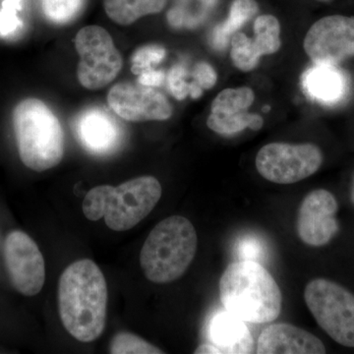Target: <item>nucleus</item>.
I'll list each match as a JSON object with an SVG mask.
<instances>
[{
    "label": "nucleus",
    "instance_id": "1",
    "mask_svg": "<svg viewBox=\"0 0 354 354\" xmlns=\"http://www.w3.org/2000/svg\"><path fill=\"white\" fill-rule=\"evenodd\" d=\"M58 308L65 329L77 341L94 342L106 327L108 285L92 260L69 265L58 283Z\"/></svg>",
    "mask_w": 354,
    "mask_h": 354
},
{
    "label": "nucleus",
    "instance_id": "2",
    "mask_svg": "<svg viewBox=\"0 0 354 354\" xmlns=\"http://www.w3.org/2000/svg\"><path fill=\"white\" fill-rule=\"evenodd\" d=\"M220 299L232 315L253 324L272 322L283 307L276 279L254 261L239 260L227 266L220 279Z\"/></svg>",
    "mask_w": 354,
    "mask_h": 354
},
{
    "label": "nucleus",
    "instance_id": "3",
    "mask_svg": "<svg viewBox=\"0 0 354 354\" xmlns=\"http://www.w3.org/2000/svg\"><path fill=\"white\" fill-rule=\"evenodd\" d=\"M194 225L183 216L165 218L153 228L140 253V264L149 281L169 283L185 274L197 252Z\"/></svg>",
    "mask_w": 354,
    "mask_h": 354
},
{
    "label": "nucleus",
    "instance_id": "4",
    "mask_svg": "<svg viewBox=\"0 0 354 354\" xmlns=\"http://www.w3.org/2000/svg\"><path fill=\"white\" fill-rule=\"evenodd\" d=\"M13 127L23 164L41 172L57 167L64 153L62 124L48 104L30 97L13 111Z\"/></svg>",
    "mask_w": 354,
    "mask_h": 354
},
{
    "label": "nucleus",
    "instance_id": "5",
    "mask_svg": "<svg viewBox=\"0 0 354 354\" xmlns=\"http://www.w3.org/2000/svg\"><path fill=\"white\" fill-rule=\"evenodd\" d=\"M307 307L318 325L337 344L354 348V295L326 279L309 281L304 290Z\"/></svg>",
    "mask_w": 354,
    "mask_h": 354
},
{
    "label": "nucleus",
    "instance_id": "6",
    "mask_svg": "<svg viewBox=\"0 0 354 354\" xmlns=\"http://www.w3.org/2000/svg\"><path fill=\"white\" fill-rule=\"evenodd\" d=\"M101 188L104 221L114 232L136 227L155 209L162 194L160 181L151 176L130 179L118 187L101 185Z\"/></svg>",
    "mask_w": 354,
    "mask_h": 354
},
{
    "label": "nucleus",
    "instance_id": "7",
    "mask_svg": "<svg viewBox=\"0 0 354 354\" xmlns=\"http://www.w3.org/2000/svg\"><path fill=\"white\" fill-rule=\"evenodd\" d=\"M75 48L80 55L77 77L84 88L99 90L118 77L122 57L109 32L100 26H87L76 35Z\"/></svg>",
    "mask_w": 354,
    "mask_h": 354
},
{
    "label": "nucleus",
    "instance_id": "8",
    "mask_svg": "<svg viewBox=\"0 0 354 354\" xmlns=\"http://www.w3.org/2000/svg\"><path fill=\"white\" fill-rule=\"evenodd\" d=\"M323 162L320 149L313 144L271 143L256 157L260 176L277 184H293L315 174Z\"/></svg>",
    "mask_w": 354,
    "mask_h": 354
},
{
    "label": "nucleus",
    "instance_id": "9",
    "mask_svg": "<svg viewBox=\"0 0 354 354\" xmlns=\"http://www.w3.org/2000/svg\"><path fill=\"white\" fill-rule=\"evenodd\" d=\"M4 261L15 290L25 297L41 292L46 281V263L36 242L26 232L14 230L4 243Z\"/></svg>",
    "mask_w": 354,
    "mask_h": 354
},
{
    "label": "nucleus",
    "instance_id": "10",
    "mask_svg": "<svg viewBox=\"0 0 354 354\" xmlns=\"http://www.w3.org/2000/svg\"><path fill=\"white\" fill-rule=\"evenodd\" d=\"M304 50L314 64H337L354 55V18L328 16L310 28Z\"/></svg>",
    "mask_w": 354,
    "mask_h": 354
},
{
    "label": "nucleus",
    "instance_id": "11",
    "mask_svg": "<svg viewBox=\"0 0 354 354\" xmlns=\"http://www.w3.org/2000/svg\"><path fill=\"white\" fill-rule=\"evenodd\" d=\"M109 108L131 122L167 120L172 115L171 102L162 93L141 84L118 83L108 95Z\"/></svg>",
    "mask_w": 354,
    "mask_h": 354
},
{
    "label": "nucleus",
    "instance_id": "12",
    "mask_svg": "<svg viewBox=\"0 0 354 354\" xmlns=\"http://www.w3.org/2000/svg\"><path fill=\"white\" fill-rule=\"evenodd\" d=\"M337 209V199L329 191L310 192L298 209L297 234L301 241L312 247L329 243L339 230Z\"/></svg>",
    "mask_w": 354,
    "mask_h": 354
},
{
    "label": "nucleus",
    "instance_id": "13",
    "mask_svg": "<svg viewBox=\"0 0 354 354\" xmlns=\"http://www.w3.org/2000/svg\"><path fill=\"white\" fill-rule=\"evenodd\" d=\"M255 95L248 87L225 88L216 95L211 106L207 125L221 135H232L246 128L259 130L264 124L262 116L248 113Z\"/></svg>",
    "mask_w": 354,
    "mask_h": 354
},
{
    "label": "nucleus",
    "instance_id": "14",
    "mask_svg": "<svg viewBox=\"0 0 354 354\" xmlns=\"http://www.w3.org/2000/svg\"><path fill=\"white\" fill-rule=\"evenodd\" d=\"M77 139L81 145L94 155H109L122 141L120 123L104 109H85L75 120Z\"/></svg>",
    "mask_w": 354,
    "mask_h": 354
},
{
    "label": "nucleus",
    "instance_id": "15",
    "mask_svg": "<svg viewBox=\"0 0 354 354\" xmlns=\"http://www.w3.org/2000/svg\"><path fill=\"white\" fill-rule=\"evenodd\" d=\"M259 354H323L326 348L315 335L291 324L279 323L265 328L257 342Z\"/></svg>",
    "mask_w": 354,
    "mask_h": 354
},
{
    "label": "nucleus",
    "instance_id": "16",
    "mask_svg": "<svg viewBox=\"0 0 354 354\" xmlns=\"http://www.w3.org/2000/svg\"><path fill=\"white\" fill-rule=\"evenodd\" d=\"M301 85L305 95L322 106H337L349 93L348 77L335 64H314L302 75Z\"/></svg>",
    "mask_w": 354,
    "mask_h": 354
},
{
    "label": "nucleus",
    "instance_id": "17",
    "mask_svg": "<svg viewBox=\"0 0 354 354\" xmlns=\"http://www.w3.org/2000/svg\"><path fill=\"white\" fill-rule=\"evenodd\" d=\"M209 344L220 349L221 354L254 353V341L245 322L227 311L216 313L209 322Z\"/></svg>",
    "mask_w": 354,
    "mask_h": 354
},
{
    "label": "nucleus",
    "instance_id": "18",
    "mask_svg": "<svg viewBox=\"0 0 354 354\" xmlns=\"http://www.w3.org/2000/svg\"><path fill=\"white\" fill-rule=\"evenodd\" d=\"M167 0H104V11L116 24L129 26L140 18L160 13Z\"/></svg>",
    "mask_w": 354,
    "mask_h": 354
},
{
    "label": "nucleus",
    "instance_id": "19",
    "mask_svg": "<svg viewBox=\"0 0 354 354\" xmlns=\"http://www.w3.org/2000/svg\"><path fill=\"white\" fill-rule=\"evenodd\" d=\"M255 0H234L230 6V15L225 22L214 28L209 41L216 50H225L230 38L258 12Z\"/></svg>",
    "mask_w": 354,
    "mask_h": 354
},
{
    "label": "nucleus",
    "instance_id": "20",
    "mask_svg": "<svg viewBox=\"0 0 354 354\" xmlns=\"http://www.w3.org/2000/svg\"><path fill=\"white\" fill-rule=\"evenodd\" d=\"M253 44L261 57L272 55L281 48V25L272 15H262L254 23Z\"/></svg>",
    "mask_w": 354,
    "mask_h": 354
},
{
    "label": "nucleus",
    "instance_id": "21",
    "mask_svg": "<svg viewBox=\"0 0 354 354\" xmlns=\"http://www.w3.org/2000/svg\"><path fill=\"white\" fill-rule=\"evenodd\" d=\"M230 57L235 66L245 72L255 68L262 57L256 50L253 39H249L242 32H237L232 36Z\"/></svg>",
    "mask_w": 354,
    "mask_h": 354
},
{
    "label": "nucleus",
    "instance_id": "22",
    "mask_svg": "<svg viewBox=\"0 0 354 354\" xmlns=\"http://www.w3.org/2000/svg\"><path fill=\"white\" fill-rule=\"evenodd\" d=\"M85 0H43V10L48 20L55 24H67L82 10Z\"/></svg>",
    "mask_w": 354,
    "mask_h": 354
},
{
    "label": "nucleus",
    "instance_id": "23",
    "mask_svg": "<svg viewBox=\"0 0 354 354\" xmlns=\"http://www.w3.org/2000/svg\"><path fill=\"white\" fill-rule=\"evenodd\" d=\"M111 353L113 354H162L157 346L130 333H120L111 341Z\"/></svg>",
    "mask_w": 354,
    "mask_h": 354
},
{
    "label": "nucleus",
    "instance_id": "24",
    "mask_svg": "<svg viewBox=\"0 0 354 354\" xmlns=\"http://www.w3.org/2000/svg\"><path fill=\"white\" fill-rule=\"evenodd\" d=\"M167 51L158 44H148L138 48L131 57V71L139 75L145 70L155 68L164 60Z\"/></svg>",
    "mask_w": 354,
    "mask_h": 354
},
{
    "label": "nucleus",
    "instance_id": "25",
    "mask_svg": "<svg viewBox=\"0 0 354 354\" xmlns=\"http://www.w3.org/2000/svg\"><path fill=\"white\" fill-rule=\"evenodd\" d=\"M23 0H3L0 8V36L10 37L22 27L18 12L22 9Z\"/></svg>",
    "mask_w": 354,
    "mask_h": 354
},
{
    "label": "nucleus",
    "instance_id": "26",
    "mask_svg": "<svg viewBox=\"0 0 354 354\" xmlns=\"http://www.w3.org/2000/svg\"><path fill=\"white\" fill-rule=\"evenodd\" d=\"M191 77L192 81L190 83L189 95L192 99H199L203 94V90L213 88L218 79L215 69L207 62H199L196 64Z\"/></svg>",
    "mask_w": 354,
    "mask_h": 354
},
{
    "label": "nucleus",
    "instance_id": "27",
    "mask_svg": "<svg viewBox=\"0 0 354 354\" xmlns=\"http://www.w3.org/2000/svg\"><path fill=\"white\" fill-rule=\"evenodd\" d=\"M189 73L185 66L177 64L172 67L167 76L169 91L178 101H183L190 95Z\"/></svg>",
    "mask_w": 354,
    "mask_h": 354
},
{
    "label": "nucleus",
    "instance_id": "28",
    "mask_svg": "<svg viewBox=\"0 0 354 354\" xmlns=\"http://www.w3.org/2000/svg\"><path fill=\"white\" fill-rule=\"evenodd\" d=\"M237 254L241 261H254L261 264L266 256L264 243L252 235L242 237L237 244Z\"/></svg>",
    "mask_w": 354,
    "mask_h": 354
},
{
    "label": "nucleus",
    "instance_id": "29",
    "mask_svg": "<svg viewBox=\"0 0 354 354\" xmlns=\"http://www.w3.org/2000/svg\"><path fill=\"white\" fill-rule=\"evenodd\" d=\"M165 73L162 70L155 68L145 70L138 75V83L147 87H160L165 82Z\"/></svg>",
    "mask_w": 354,
    "mask_h": 354
},
{
    "label": "nucleus",
    "instance_id": "30",
    "mask_svg": "<svg viewBox=\"0 0 354 354\" xmlns=\"http://www.w3.org/2000/svg\"><path fill=\"white\" fill-rule=\"evenodd\" d=\"M196 354H221L220 349L216 348L212 344H203L201 346H198L196 351H194Z\"/></svg>",
    "mask_w": 354,
    "mask_h": 354
},
{
    "label": "nucleus",
    "instance_id": "31",
    "mask_svg": "<svg viewBox=\"0 0 354 354\" xmlns=\"http://www.w3.org/2000/svg\"><path fill=\"white\" fill-rule=\"evenodd\" d=\"M199 1L203 3V6H206L207 8H212V7L215 6L220 0H199Z\"/></svg>",
    "mask_w": 354,
    "mask_h": 354
},
{
    "label": "nucleus",
    "instance_id": "32",
    "mask_svg": "<svg viewBox=\"0 0 354 354\" xmlns=\"http://www.w3.org/2000/svg\"><path fill=\"white\" fill-rule=\"evenodd\" d=\"M351 199H353V202L354 203V181H353V191H351Z\"/></svg>",
    "mask_w": 354,
    "mask_h": 354
}]
</instances>
